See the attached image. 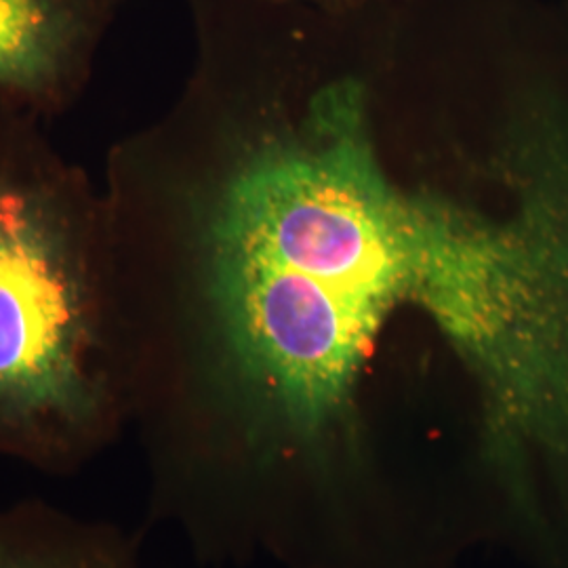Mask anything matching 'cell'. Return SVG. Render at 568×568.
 Instances as JSON below:
<instances>
[{
    "mask_svg": "<svg viewBox=\"0 0 568 568\" xmlns=\"http://www.w3.org/2000/svg\"><path fill=\"white\" fill-rule=\"evenodd\" d=\"M295 2L314 4V7H321V9H347V7H356L365 0H295Z\"/></svg>",
    "mask_w": 568,
    "mask_h": 568,
    "instance_id": "obj_5",
    "label": "cell"
},
{
    "mask_svg": "<svg viewBox=\"0 0 568 568\" xmlns=\"http://www.w3.org/2000/svg\"><path fill=\"white\" fill-rule=\"evenodd\" d=\"M122 0H0V105L44 122L81 100Z\"/></svg>",
    "mask_w": 568,
    "mask_h": 568,
    "instance_id": "obj_3",
    "label": "cell"
},
{
    "mask_svg": "<svg viewBox=\"0 0 568 568\" xmlns=\"http://www.w3.org/2000/svg\"><path fill=\"white\" fill-rule=\"evenodd\" d=\"M0 568H114L93 551L0 528Z\"/></svg>",
    "mask_w": 568,
    "mask_h": 568,
    "instance_id": "obj_4",
    "label": "cell"
},
{
    "mask_svg": "<svg viewBox=\"0 0 568 568\" xmlns=\"http://www.w3.org/2000/svg\"><path fill=\"white\" fill-rule=\"evenodd\" d=\"M124 398L102 187L0 105V443H81Z\"/></svg>",
    "mask_w": 568,
    "mask_h": 568,
    "instance_id": "obj_2",
    "label": "cell"
},
{
    "mask_svg": "<svg viewBox=\"0 0 568 568\" xmlns=\"http://www.w3.org/2000/svg\"><path fill=\"white\" fill-rule=\"evenodd\" d=\"M286 112L274 82L225 98L164 173L148 264L227 375L310 436L352 419L398 307L445 335L511 497L568 478V112L527 110L508 199L403 185L354 72Z\"/></svg>",
    "mask_w": 568,
    "mask_h": 568,
    "instance_id": "obj_1",
    "label": "cell"
}]
</instances>
